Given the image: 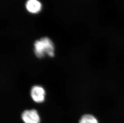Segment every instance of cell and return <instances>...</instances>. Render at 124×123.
I'll list each match as a JSON object with an SVG mask.
<instances>
[{
	"label": "cell",
	"instance_id": "cell-1",
	"mask_svg": "<svg viewBox=\"0 0 124 123\" xmlns=\"http://www.w3.org/2000/svg\"><path fill=\"white\" fill-rule=\"evenodd\" d=\"M33 50L35 56L39 58H43L46 55L53 57L55 55L54 44L48 37H43L35 41Z\"/></svg>",
	"mask_w": 124,
	"mask_h": 123
},
{
	"label": "cell",
	"instance_id": "cell-2",
	"mask_svg": "<svg viewBox=\"0 0 124 123\" xmlns=\"http://www.w3.org/2000/svg\"><path fill=\"white\" fill-rule=\"evenodd\" d=\"M30 95L35 102L37 103H41L45 101L46 92L42 86L35 85L31 88Z\"/></svg>",
	"mask_w": 124,
	"mask_h": 123
},
{
	"label": "cell",
	"instance_id": "cell-3",
	"mask_svg": "<svg viewBox=\"0 0 124 123\" xmlns=\"http://www.w3.org/2000/svg\"><path fill=\"white\" fill-rule=\"evenodd\" d=\"M21 118L25 123H39L40 117L36 110H25L21 114Z\"/></svg>",
	"mask_w": 124,
	"mask_h": 123
},
{
	"label": "cell",
	"instance_id": "cell-4",
	"mask_svg": "<svg viewBox=\"0 0 124 123\" xmlns=\"http://www.w3.org/2000/svg\"><path fill=\"white\" fill-rule=\"evenodd\" d=\"M26 8L29 13L36 14L41 11L42 5L38 0H28L26 2Z\"/></svg>",
	"mask_w": 124,
	"mask_h": 123
},
{
	"label": "cell",
	"instance_id": "cell-5",
	"mask_svg": "<svg viewBox=\"0 0 124 123\" xmlns=\"http://www.w3.org/2000/svg\"><path fill=\"white\" fill-rule=\"evenodd\" d=\"M79 123H99L98 120L93 115L86 114L82 116Z\"/></svg>",
	"mask_w": 124,
	"mask_h": 123
}]
</instances>
